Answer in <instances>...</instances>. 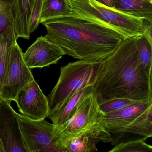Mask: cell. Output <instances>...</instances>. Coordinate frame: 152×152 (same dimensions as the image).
I'll return each mask as SVG.
<instances>
[{
	"instance_id": "cell-1",
	"label": "cell",
	"mask_w": 152,
	"mask_h": 152,
	"mask_svg": "<svg viewBox=\"0 0 152 152\" xmlns=\"http://www.w3.org/2000/svg\"><path fill=\"white\" fill-rule=\"evenodd\" d=\"M91 85L99 105L117 99L152 102V76L140 61L136 37L124 40L100 62Z\"/></svg>"
},
{
	"instance_id": "cell-2",
	"label": "cell",
	"mask_w": 152,
	"mask_h": 152,
	"mask_svg": "<svg viewBox=\"0 0 152 152\" xmlns=\"http://www.w3.org/2000/svg\"><path fill=\"white\" fill-rule=\"evenodd\" d=\"M45 37L78 60L101 62L126 39L117 30L97 21L71 14L42 23Z\"/></svg>"
},
{
	"instance_id": "cell-3",
	"label": "cell",
	"mask_w": 152,
	"mask_h": 152,
	"mask_svg": "<svg viewBox=\"0 0 152 152\" xmlns=\"http://www.w3.org/2000/svg\"><path fill=\"white\" fill-rule=\"evenodd\" d=\"M73 15L92 19L110 26L126 38L143 34L146 21L106 7L95 0H69Z\"/></svg>"
},
{
	"instance_id": "cell-4",
	"label": "cell",
	"mask_w": 152,
	"mask_h": 152,
	"mask_svg": "<svg viewBox=\"0 0 152 152\" xmlns=\"http://www.w3.org/2000/svg\"><path fill=\"white\" fill-rule=\"evenodd\" d=\"M99 63L78 60L60 67L57 83L47 97L49 115L80 90L91 85Z\"/></svg>"
},
{
	"instance_id": "cell-5",
	"label": "cell",
	"mask_w": 152,
	"mask_h": 152,
	"mask_svg": "<svg viewBox=\"0 0 152 152\" xmlns=\"http://www.w3.org/2000/svg\"><path fill=\"white\" fill-rule=\"evenodd\" d=\"M18 120L27 152H65L55 138L53 124L45 119L34 121L19 114Z\"/></svg>"
},
{
	"instance_id": "cell-6",
	"label": "cell",
	"mask_w": 152,
	"mask_h": 152,
	"mask_svg": "<svg viewBox=\"0 0 152 152\" xmlns=\"http://www.w3.org/2000/svg\"><path fill=\"white\" fill-rule=\"evenodd\" d=\"M34 80L31 69L24 61L22 50L16 41L10 48L7 73L0 98L14 101L18 91Z\"/></svg>"
},
{
	"instance_id": "cell-7",
	"label": "cell",
	"mask_w": 152,
	"mask_h": 152,
	"mask_svg": "<svg viewBox=\"0 0 152 152\" xmlns=\"http://www.w3.org/2000/svg\"><path fill=\"white\" fill-rule=\"evenodd\" d=\"M96 99L91 92L80 105L72 118L55 130L56 140L87 129L100 122L104 115Z\"/></svg>"
},
{
	"instance_id": "cell-8",
	"label": "cell",
	"mask_w": 152,
	"mask_h": 152,
	"mask_svg": "<svg viewBox=\"0 0 152 152\" xmlns=\"http://www.w3.org/2000/svg\"><path fill=\"white\" fill-rule=\"evenodd\" d=\"M11 100H0V140L4 152H27L19 125L18 115Z\"/></svg>"
},
{
	"instance_id": "cell-9",
	"label": "cell",
	"mask_w": 152,
	"mask_h": 152,
	"mask_svg": "<svg viewBox=\"0 0 152 152\" xmlns=\"http://www.w3.org/2000/svg\"><path fill=\"white\" fill-rule=\"evenodd\" d=\"M14 101L21 114L29 119L39 121L48 116V98L34 80L18 91Z\"/></svg>"
},
{
	"instance_id": "cell-10",
	"label": "cell",
	"mask_w": 152,
	"mask_h": 152,
	"mask_svg": "<svg viewBox=\"0 0 152 152\" xmlns=\"http://www.w3.org/2000/svg\"><path fill=\"white\" fill-rule=\"evenodd\" d=\"M112 135L101 121L87 129L57 140L65 152H95L99 142H111Z\"/></svg>"
},
{
	"instance_id": "cell-11",
	"label": "cell",
	"mask_w": 152,
	"mask_h": 152,
	"mask_svg": "<svg viewBox=\"0 0 152 152\" xmlns=\"http://www.w3.org/2000/svg\"><path fill=\"white\" fill-rule=\"evenodd\" d=\"M64 55L58 45L41 36L23 53V58L30 69L42 68L57 64Z\"/></svg>"
},
{
	"instance_id": "cell-12",
	"label": "cell",
	"mask_w": 152,
	"mask_h": 152,
	"mask_svg": "<svg viewBox=\"0 0 152 152\" xmlns=\"http://www.w3.org/2000/svg\"><path fill=\"white\" fill-rule=\"evenodd\" d=\"M112 136L113 146L129 141H145L152 137V104L150 105L128 126L119 133Z\"/></svg>"
},
{
	"instance_id": "cell-13",
	"label": "cell",
	"mask_w": 152,
	"mask_h": 152,
	"mask_svg": "<svg viewBox=\"0 0 152 152\" xmlns=\"http://www.w3.org/2000/svg\"><path fill=\"white\" fill-rule=\"evenodd\" d=\"M151 104L152 102H135L121 110L104 114L101 123L110 134H116L128 126Z\"/></svg>"
},
{
	"instance_id": "cell-14",
	"label": "cell",
	"mask_w": 152,
	"mask_h": 152,
	"mask_svg": "<svg viewBox=\"0 0 152 152\" xmlns=\"http://www.w3.org/2000/svg\"><path fill=\"white\" fill-rule=\"evenodd\" d=\"M92 92L91 85L77 91L61 106L48 115L56 128H58L70 121L74 115L83 99Z\"/></svg>"
},
{
	"instance_id": "cell-15",
	"label": "cell",
	"mask_w": 152,
	"mask_h": 152,
	"mask_svg": "<svg viewBox=\"0 0 152 152\" xmlns=\"http://www.w3.org/2000/svg\"><path fill=\"white\" fill-rule=\"evenodd\" d=\"M14 5V27L16 39L29 40V21L34 0H13Z\"/></svg>"
},
{
	"instance_id": "cell-16",
	"label": "cell",
	"mask_w": 152,
	"mask_h": 152,
	"mask_svg": "<svg viewBox=\"0 0 152 152\" xmlns=\"http://www.w3.org/2000/svg\"><path fill=\"white\" fill-rule=\"evenodd\" d=\"M113 9L152 23V0H116Z\"/></svg>"
},
{
	"instance_id": "cell-17",
	"label": "cell",
	"mask_w": 152,
	"mask_h": 152,
	"mask_svg": "<svg viewBox=\"0 0 152 152\" xmlns=\"http://www.w3.org/2000/svg\"><path fill=\"white\" fill-rule=\"evenodd\" d=\"M72 7L69 0H43L39 23L48 20L69 16Z\"/></svg>"
},
{
	"instance_id": "cell-18",
	"label": "cell",
	"mask_w": 152,
	"mask_h": 152,
	"mask_svg": "<svg viewBox=\"0 0 152 152\" xmlns=\"http://www.w3.org/2000/svg\"><path fill=\"white\" fill-rule=\"evenodd\" d=\"M139 58L147 73L152 75V44L143 34L136 37Z\"/></svg>"
},
{
	"instance_id": "cell-19",
	"label": "cell",
	"mask_w": 152,
	"mask_h": 152,
	"mask_svg": "<svg viewBox=\"0 0 152 152\" xmlns=\"http://www.w3.org/2000/svg\"><path fill=\"white\" fill-rule=\"evenodd\" d=\"M14 21L13 0H0V36L10 26L14 25Z\"/></svg>"
},
{
	"instance_id": "cell-20",
	"label": "cell",
	"mask_w": 152,
	"mask_h": 152,
	"mask_svg": "<svg viewBox=\"0 0 152 152\" xmlns=\"http://www.w3.org/2000/svg\"><path fill=\"white\" fill-rule=\"evenodd\" d=\"M108 152H152V146L142 140L129 141L115 146Z\"/></svg>"
},
{
	"instance_id": "cell-21",
	"label": "cell",
	"mask_w": 152,
	"mask_h": 152,
	"mask_svg": "<svg viewBox=\"0 0 152 152\" xmlns=\"http://www.w3.org/2000/svg\"><path fill=\"white\" fill-rule=\"evenodd\" d=\"M136 101L125 99H117L109 100L99 105L104 114L115 112L128 106Z\"/></svg>"
},
{
	"instance_id": "cell-22",
	"label": "cell",
	"mask_w": 152,
	"mask_h": 152,
	"mask_svg": "<svg viewBox=\"0 0 152 152\" xmlns=\"http://www.w3.org/2000/svg\"><path fill=\"white\" fill-rule=\"evenodd\" d=\"M43 0H34L29 21V31L30 34L33 32L39 24L40 16Z\"/></svg>"
},
{
	"instance_id": "cell-23",
	"label": "cell",
	"mask_w": 152,
	"mask_h": 152,
	"mask_svg": "<svg viewBox=\"0 0 152 152\" xmlns=\"http://www.w3.org/2000/svg\"><path fill=\"white\" fill-rule=\"evenodd\" d=\"M16 41H17V39L16 37L14 25H11L4 34L0 36V58L6 49Z\"/></svg>"
},
{
	"instance_id": "cell-24",
	"label": "cell",
	"mask_w": 152,
	"mask_h": 152,
	"mask_svg": "<svg viewBox=\"0 0 152 152\" xmlns=\"http://www.w3.org/2000/svg\"><path fill=\"white\" fill-rule=\"evenodd\" d=\"M12 45L6 49L0 58V93L4 87L6 81L9 63L10 48Z\"/></svg>"
},
{
	"instance_id": "cell-25",
	"label": "cell",
	"mask_w": 152,
	"mask_h": 152,
	"mask_svg": "<svg viewBox=\"0 0 152 152\" xmlns=\"http://www.w3.org/2000/svg\"><path fill=\"white\" fill-rule=\"evenodd\" d=\"M95 1L106 7L113 9L116 0H95Z\"/></svg>"
},
{
	"instance_id": "cell-26",
	"label": "cell",
	"mask_w": 152,
	"mask_h": 152,
	"mask_svg": "<svg viewBox=\"0 0 152 152\" xmlns=\"http://www.w3.org/2000/svg\"><path fill=\"white\" fill-rule=\"evenodd\" d=\"M0 152H4V148L1 140H0Z\"/></svg>"
},
{
	"instance_id": "cell-27",
	"label": "cell",
	"mask_w": 152,
	"mask_h": 152,
	"mask_svg": "<svg viewBox=\"0 0 152 152\" xmlns=\"http://www.w3.org/2000/svg\"><path fill=\"white\" fill-rule=\"evenodd\" d=\"M1 98H0V100H1Z\"/></svg>"
}]
</instances>
